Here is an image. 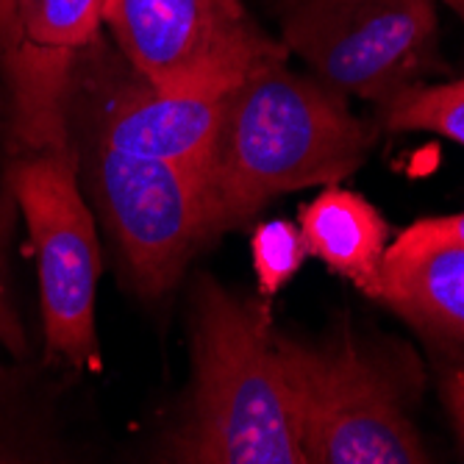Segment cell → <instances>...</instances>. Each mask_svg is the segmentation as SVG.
<instances>
[{"instance_id":"52a82bcc","label":"cell","mask_w":464,"mask_h":464,"mask_svg":"<svg viewBox=\"0 0 464 464\" xmlns=\"http://www.w3.org/2000/svg\"><path fill=\"white\" fill-rule=\"evenodd\" d=\"M98 198L148 298L170 289L208 239L206 164L161 161L98 148Z\"/></svg>"},{"instance_id":"7c38bea8","label":"cell","mask_w":464,"mask_h":464,"mask_svg":"<svg viewBox=\"0 0 464 464\" xmlns=\"http://www.w3.org/2000/svg\"><path fill=\"white\" fill-rule=\"evenodd\" d=\"M384 125L395 131H431L464 148V78L403 90L384 106Z\"/></svg>"},{"instance_id":"9a60e30c","label":"cell","mask_w":464,"mask_h":464,"mask_svg":"<svg viewBox=\"0 0 464 464\" xmlns=\"http://www.w3.org/2000/svg\"><path fill=\"white\" fill-rule=\"evenodd\" d=\"M442 398L456 420V429L464 440V364L453 367L442 382Z\"/></svg>"},{"instance_id":"2e32d148","label":"cell","mask_w":464,"mask_h":464,"mask_svg":"<svg viewBox=\"0 0 464 464\" xmlns=\"http://www.w3.org/2000/svg\"><path fill=\"white\" fill-rule=\"evenodd\" d=\"M0 343H6L12 351L25 348L23 334H20V325H17L14 314H12V309H9V304H6L4 289H0Z\"/></svg>"},{"instance_id":"6da1fadb","label":"cell","mask_w":464,"mask_h":464,"mask_svg":"<svg viewBox=\"0 0 464 464\" xmlns=\"http://www.w3.org/2000/svg\"><path fill=\"white\" fill-rule=\"evenodd\" d=\"M375 131L320 78L265 59L228 90L208 156V239L256 218L284 192L328 187L367 159Z\"/></svg>"},{"instance_id":"3957f363","label":"cell","mask_w":464,"mask_h":464,"mask_svg":"<svg viewBox=\"0 0 464 464\" xmlns=\"http://www.w3.org/2000/svg\"><path fill=\"white\" fill-rule=\"evenodd\" d=\"M306 464L431 461L401 375L353 340L306 345L276 336Z\"/></svg>"},{"instance_id":"5b68a950","label":"cell","mask_w":464,"mask_h":464,"mask_svg":"<svg viewBox=\"0 0 464 464\" xmlns=\"http://www.w3.org/2000/svg\"><path fill=\"white\" fill-rule=\"evenodd\" d=\"M9 179L36 250L48 348L72 364L95 362L101 245L78 187L75 150H31Z\"/></svg>"},{"instance_id":"8fae6325","label":"cell","mask_w":464,"mask_h":464,"mask_svg":"<svg viewBox=\"0 0 464 464\" xmlns=\"http://www.w3.org/2000/svg\"><path fill=\"white\" fill-rule=\"evenodd\" d=\"M301 237L314 259L375 301L390 247V226L370 200L328 184L325 192L304 206Z\"/></svg>"},{"instance_id":"277c9868","label":"cell","mask_w":464,"mask_h":464,"mask_svg":"<svg viewBox=\"0 0 464 464\" xmlns=\"http://www.w3.org/2000/svg\"><path fill=\"white\" fill-rule=\"evenodd\" d=\"M281 45L343 95L387 106L437 67L434 0H278Z\"/></svg>"},{"instance_id":"7a4b0ae2","label":"cell","mask_w":464,"mask_h":464,"mask_svg":"<svg viewBox=\"0 0 464 464\" xmlns=\"http://www.w3.org/2000/svg\"><path fill=\"white\" fill-rule=\"evenodd\" d=\"M192 362V406L173 445L179 461L306 464L265 304L203 278Z\"/></svg>"},{"instance_id":"30bf717a","label":"cell","mask_w":464,"mask_h":464,"mask_svg":"<svg viewBox=\"0 0 464 464\" xmlns=\"http://www.w3.org/2000/svg\"><path fill=\"white\" fill-rule=\"evenodd\" d=\"M375 301L390 306L437 348L464 359V247L395 237Z\"/></svg>"},{"instance_id":"8992f818","label":"cell","mask_w":464,"mask_h":464,"mask_svg":"<svg viewBox=\"0 0 464 464\" xmlns=\"http://www.w3.org/2000/svg\"><path fill=\"white\" fill-rule=\"evenodd\" d=\"M103 23L142 81L161 92L223 95L259 62L286 56L242 0H106Z\"/></svg>"},{"instance_id":"9c48e42d","label":"cell","mask_w":464,"mask_h":464,"mask_svg":"<svg viewBox=\"0 0 464 464\" xmlns=\"http://www.w3.org/2000/svg\"><path fill=\"white\" fill-rule=\"evenodd\" d=\"M226 98L228 92H161L148 81L145 87H122L109 95L101 111L98 148L208 167L226 111Z\"/></svg>"},{"instance_id":"e0dca14e","label":"cell","mask_w":464,"mask_h":464,"mask_svg":"<svg viewBox=\"0 0 464 464\" xmlns=\"http://www.w3.org/2000/svg\"><path fill=\"white\" fill-rule=\"evenodd\" d=\"M442 4H445V6H450V9L459 14V20L464 23V0H442Z\"/></svg>"},{"instance_id":"4fadbf2b","label":"cell","mask_w":464,"mask_h":464,"mask_svg":"<svg viewBox=\"0 0 464 464\" xmlns=\"http://www.w3.org/2000/svg\"><path fill=\"white\" fill-rule=\"evenodd\" d=\"M250 247H253V270H256L262 295L278 292L301 270L304 259L309 256L301 228L286 220L262 223L256 234H253Z\"/></svg>"},{"instance_id":"ba28073f","label":"cell","mask_w":464,"mask_h":464,"mask_svg":"<svg viewBox=\"0 0 464 464\" xmlns=\"http://www.w3.org/2000/svg\"><path fill=\"white\" fill-rule=\"evenodd\" d=\"M103 4L0 0V70L12 92L14 131L28 150H72V78L103 23Z\"/></svg>"},{"instance_id":"5bb4252c","label":"cell","mask_w":464,"mask_h":464,"mask_svg":"<svg viewBox=\"0 0 464 464\" xmlns=\"http://www.w3.org/2000/svg\"><path fill=\"white\" fill-rule=\"evenodd\" d=\"M401 237L414 242H450L464 247V212L417 220L406 231H401Z\"/></svg>"}]
</instances>
